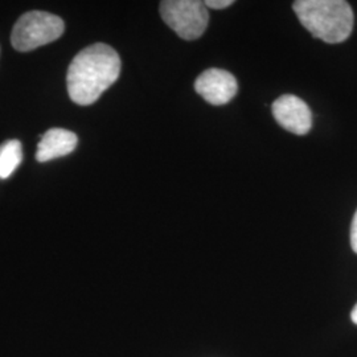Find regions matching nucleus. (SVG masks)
Segmentation results:
<instances>
[{"label": "nucleus", "instance_id": "nucleus-5", "mask_svg": "<svg viewBox=\"0 0 357 357\" xmlns=\"http://www.w3.org/2000/svg\"><path fill=\"white\" fill-rule=\"evenodd\" d=\"M195 90L205 101L215 106L230 102L238 90L236 77L224 69H206L195 81Z\"/></svg>", "mask_w": 357, "mask_h": 357}, {"label": "nucleus", "instance_id": "nucleus-8", "mask_svg": "<svg viewBox=\"0 0 357 357\" xmlns=\"http://www.w3.org/2000/svg\"><path fill=\"white\" fill-rule=\"evenodd\" d=\"M23 160L22 143L8 141L0 146V178H8Z\"/></svg>", "mask_w": 357, "mask_h": 357}, {"label": "nucleus", "instance_id": "nucleus-4", "mask_svg": "<svg viewBox=\"0 0 357 357\" xmlns=\"http://www.w3.org/2000/svg\"><path fill=\"white\" fill-rule=\"evenodd\" d=\"M160 15L167 26L178 38L196 40L209 23V13L204 1L199 0H165L160 3Z\"/></svg>", "mask_w": 357, "mask_h": 357}, {"label": "nucleus", "instance_id": "nucleus-3", "mask_svg": "<svg viewBox=\"0 0 357 357\" xmlns=\"http://www.w3.org/2000/svg\"><path fill=\"white\" fill-rule=\"evenodd\" d=\"M64 22L59 16L44 11H31L16 22L11 41L16 51H33L57 40L64 33Z\"/></svg>", "mask_w": 357, "mask_h": 357}, {"label": "nucleus", "instance_id": "nucleus-1", "mask_svg": "<svg viewBox=\"0 0 357 357\" xmlns=\"http://www.w3.org/2000/svg\"><path fill=\"white\" fill-rule=\"evenodd\" d=\"M121 75L118 53L102 43L82 50L69 65L66 85L73 102L88 106L98 101Z\"/></svg>", "mask_w": 357, "mask_h": 357}, {"label": "nucleus", "instance_id": "nucleus-2", "mask_svg": "<svg viewBox=\"0 0 357 357\" xmlns=\"http://www.w3.org/2000/svg\"><path fill=\"white\" fill-rule=\"evenodd\" d=\"M294 13L314 36L328 44L343 43L354 29V11L344 0H296Z\"/></svg>", "mask_w": 357, "mask_h": 357}, {"label": "nucleus", "instance_id": "nucleus-9", "mask_svg": "<svg viewBox=\"0 0 357 357\" xmlns=\"http://www.w3.org/2000/svg\"><path fill=\"white\" fill-rule=\"evenodd\" d=\"M206 8H212V10H224L228 8L229 6L233 4V0H206L204 1Z\"/></svg>", "mask_w": 357, "mask_h": 357}, {"label": "nucleus", "instance_id": "nucleus-10", "mask_svg": "<svg viewBox=\"0 0 357 357\" xmlns=\"http://www.w3.org/2000/svg\"><path fill=\"white\" fill-rule=\"evenodd\" d=\"M351 246L357 255V211L351 224Z\"/></svg>", "mask_w": 357, "mask_h": 357}, {"label": "nucleus", "instance_id": "nucleus-11", "mask_svg": "<svg viewBox=\"0 0 357 357\" xmlns=\"http://www.w3.org/2000/svg\"><path fill=\"white\" fill-rule=\"evenodd\" d=\"M351 319H352V321H354L355 324H357V305L355 306V308L352 310V312H351Z\"/></svg>", "mask_w": 357, "mask_h": 357}, {"label": "nucleus", "instance_id": "nucleus-7", "mask_svg": "<svg viewBox=\"0 0 357 357\" xmlns=\"http://www.w3.org/2000/svg\"><path fill=\"white\" fill-rule=\"evenodd\" d=\"M77 143L78 139L75 132L64 128H51L43 135L38 143L36 160L45 163L66 156L76 150Z\"/></svg>", "mask_w": 357, "mask_h": 357}, {"label": "nucleus", "instance_id": "nucleus-6", "mask_svg": "<svg viewBox=\"0 0 357 357\" xmlns=\"http://www.w3.org/2000/svg\"><path fill=\"white\" fill-rule=\"evenodd\" d=\"M273 115L282 128L296 135H306L312 128V114L303 100L294 94H283L273 106Z\"/></svg>", "mask_w": 357, "mask_h": 357}]
</instances>
